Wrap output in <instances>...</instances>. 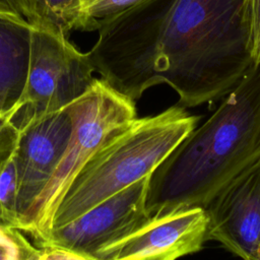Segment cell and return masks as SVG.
<instances>
[{
	"instance_id": "obj_1",
	"label": "cell",
	"mask_w": 260,
	"mask_h": 260,
	"mask_svg": "<svg viewBox=\"0 0 260 260\" xmlns=\"http://www.w3.org/2000/svg\"><path fill=\"white\" fill-rule=\"evenodd\" d=\"M254 0H142L98 21L94 71L134 102L168 84L193 108L223 99L256 63Z\"/></svg>"
},
{
	"instance_id": "obj_2",
	"label": "cell",
	"mask_w": 260,
	"mask_h": 260,
	"mask_svg": "<svg viewBox=\"0 0 260 260\" xmlns=\"http://www.w3.org/2000/svg\"><path fill=\"white\" fill-rule=\"evenodd\" d=\"M259 158L260 62H256L212 115L150 175L145 203L148 217L181 208H205Z\"/></svg>"
},
{
	"instance_id": "obj_3",
	"label": "cell",
	"mask_w": 260,
	"mask_h": 260,
	"mask_svg": "<svg viewBox=\"0 0 260 260\" xmlns=\"http://www.w3.org/2000/svg\"><path fill=\"white\" fill-rule=\"evenodd\" d=\"M199 119L180 105L153 116L135 118L82 167L58 204L50 231L150 176Z\"/></svg>"
},
{
	"instance_id": "obj_4",
	"label": "cell",
	"mask_w": 260,
	"mask_h": 260,
	"mask_svg": "<svg viewBox=\"0 0 260 260\" xmlns=\"http://www.w3.org/2000/svg\"><path fill=\"white\" fill-rule=\"evenodd\" d=\"M72 131L64 154L45 188L20 221V231L42 244L49 235L54 212L68 187L87 160L136 116L135 102L103 78L67 107Z\"/></svg>"
},
{
	"instance_id": "obj_5",
	"label": "cell",
	"mask_w": 260,
	"mask_h": 260,
	"mask_svg": "<svg viewBox=\"0 0 260 260\" xmlns=\"http://www.w3.org/2000/svg\"><path fill=\"white\" fill-rule=\"evenodd\" d=\"M87 52L78 50L68 36L31 29L28 70L20 109L13 122L20 130L30 121L66 108L94 80Z\"/></svg>"
},
{
	"instance_id": "obj_6",
	"label": "cell",
	"mask_w": 260,
	"mask_h": 260,
	"mask_svg": "<svg viewBox=\"0 0 260 260\" xmlns=\"http://www.w3.org/2000/svg\"><path fill=\"white\" fill-rule=\"evenodd\" d=\"M149 178L137 181L70 222L51 230L40 246H56L94 258L100 250L148 220L145 203Z\"/></svg>"
},
{
	"instance_id": "obj_7",
	"label": "cell",
	"mask_w": 260,
	"mask_h": 260,
	"mask_svg": "<svg viewBox=\"0 0 260 260\" xmlns=\"http://www.w3.org/2000/svg\"><path fill=\"white\" fill-rule=\"evenodd\" d=\"M203 207L181 208L150 217L123 239L100 250L96 260H177L200 251L209 240Z\"/></svg>"
},
{
	"instance_id": "obj_8",
	"label": "cell",
	"mask_w": 260,
	"mask_h": 260,
	"mask_svg": "<svg viewBox=\"0 0 260 260\" xmlns=\"http://www.w3.org/2000/svg\"><path fill=\"white\" fill-rule=\"evenodd\" d=\"M209 240L242 260H260V158L205 207Z\"/></svg>"
},
{
	"instance_id": "obj_9",
	"label": "cell",
	"mask_w": 260,
	"mask_h": 260,
	"mask_svg": "<svg viewBox=\"0 0 260 260\" xmlns=\"http://www.w3.org/2000/svg\"><path fill=\"white\" fill-rule=\"evenodd\" d=\"M71 131L72 122L67 108L41 116L19 130L15 147L19 223L57 168Z\"/></svg>"
},
{
	"instance_id": "obj_10",
	"label": "cell",
	"mask_w": 260,
	"mask_h": 260,
	"mask_svg": "<svg viewBox=\"0 0 260 260\" xmlns=\"http://www.w3.org/2000/svg\"><path fill=\"white\" fill-rule=\"evenodd\" d=\"M31 29L0 17V113L13 108L23 91Z\"/></svg>"
},
{
	"instance_id": "obj_11",
	"label": "cell",
	"mask_w": 260,
	"mask_h": 260,
	"mask_svg": "<svg viewBox=\"0 0 260 260\" xmlns=\"http://www.w3.org/2000/svg\"><path fill=\"white\" fill-rule=\"evenodd\" d=\"M39 19L40 28L68 36L81 30L79 0H29Z\"/></svg>"
},
{
	"instance_id": "obj_12",
	"label": "cell",
	"mask_w": 260,
	"mask_h": 260,
	"mask_svg": "<svg viewBox=\"0 0 260 260\" xmlns=\"http://www.w3.org/2000/svg\"><path fill=\"white\" fill-rule=\"evenodd\" d=\"M17 195L18 175L14 149L8 157L0 161V223L20 231Z\"/></svg>"
},
{
	"instance_id": "obj_13",
	"label": "cell",
	"mask_w": 260,
	"mask_h": 260,
	"mask_svg": "<svg viewBox=\"0 0 260 260\" xmlns=\"http://www.w3.org/2000/svg\"><path fill=\"white\" fill-rule=\"evenodd\" d=\"M142 0H79L82 31L96 30L99 20L118 14Z\"/></svg>"
},
{
	"instance_id": "obj_14",
	"label": "cell",
	"mask_w": 260,
	"mask_h": 260,
	"mask_svg": "<svg viewBox=\"0 0 260 260\" xmlns=\"http://www.w3.org/2000/svg\"><path fill=\"white\" fill-rule=\"evenodd\" d=\"M37 251L19 230L0 225V260H30Z\"/></svg>"
},
{
	"instance_id": "obj_15",
	"label": "cell",
	"mask_w": 260,
	"mask_h": 260,
	"mask_svg": "<svg viewBox=\"0 0 260 260\" xmlns=\"http://www.w3.org/2000/svg\"><path fill=\"white\" fill-rule=\"evenodd\" d=\"M0 17L32 29H39V19L29 0H0Z\"/></svg>"
},
{
	"instance_id": "obj_16",
	"label": "cell",
	"mask_w": 260,
	"mask_h": 260,
	"mask_svg": "<svg viewBox=\"0 0 260 260\" xmlns=\"http://www.w3.org/2000/svg\"><path fill=\"white\" fill-rule=\"evenodd\" d=\"M20 107L17 102L10 110L0 113V161L8 157L17 145L19 130L13 119Z\"/></svg>"
},
{
	"instance_id": "obj_17",
	"label": "cell",
	"mask_w": 260,
	"mask_h": 260,
	"mask_svg": "<svg viewBox=\"0 0 260 260\" xmlns=\"http://www.w3.org/2000/svg\"><path fill=\"white\" fill-rule=\"evenodd\" d=\"M30 260H96L82 254L50 245L40 246Z\"/></svg>"
},
{
	"instance_id": "obj_18",
	"label": "cell",
	"mask_w": 260,
	"mask_h": 260,
	"mask_svg": "<svg viewBox=\"0 0 260 260\" xmlns=\"http://www.w3.org/2000/svg\"><path fill=\"white\" fill-rule=\"evenodd\" d=\"M253 57L255 62H260V0H254Z\"/></svg>"
},
{
	"instance_id": "obj_19",
	"label": "cell",
	"mask_w": 260,
	"mask_h": 260,
	"mask_svg": "<svg viewBox=\"0 0 260 260\" xmlns=\"http://www.w3.org/2000/svg\"><path fill=\"white\" fill-rule=\"evenodd\" d=\"M0 225H1V226H3V225H2V224H1V223H0Z\"/></svg>"
}]
</instances>
